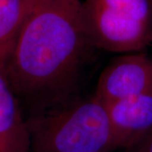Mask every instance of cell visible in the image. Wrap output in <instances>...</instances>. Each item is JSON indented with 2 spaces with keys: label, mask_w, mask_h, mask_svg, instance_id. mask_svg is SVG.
I'll return each instance as SVG.
<instances>
[{
  "label": "cell",
  "mask_w": 152,
  "mask_h": 152,
  "mask_svg": "<svg viewBox=\"0 0 152 152\" xmlns=\"http://www.w3.org/2000/svg\"><path fill=\"white\" fill-rule=\"evenodd\" d=\"M80 0H34L6 64L17 96L44 108L72 97L89 49Z\"/></svg>",
  "instance_id": "6da1fadb"
},
{
  "label": "cell",
  "mask_w": 152,
  "mask_h": 152,
  "mask_svg": "<svg viewBox=\"0 0 152 152\" xmlns=\"http://www.w3.org/2000/svg\"><path fill=\"white\" fill-rule=\"evenodd\" d=\"M81 13L94 48L129 53L152 42V0H85Z\"/></svg>",
  "instance_id": "3957f363"
},
{
  "label": "cell",
  "mask_w": 152,
  "mask_h": 152,
  "mask_svg": "<svg viewBox=\"0 0 152 152\" xmlns=\"http://www.w3.org/2000/svg\"><path fill=\"white\" fill-rule=\"evenodd\" d=\"M147 152H152V140L150 143V145H149V147H148V151Z\"/></svg>",
  "instance_id": "ba28073f"
},
{
  "label": "cell",
  "mask_w": 152,
  "mask_h": 152,
  "mask_svg": "<svg viewBox=\"0 0 152 152\" xmlns=\"http://www.w3.org/2000/svg\"><path fill=\"white\" fill-rule=\"evenodd\" d=\"M31 135L17 96L0 68V152H29Z\"/></svg>",
  "instance_id": "8992f818"
},
{
  "label": "cell",
  "mask_w": 152,
  "mask_h": 152,
  "mask_svg": "<svg viewBox=\"0 0 152 152\" xmlns=\"http://www.w3.org/2000/svg\"><path fill=\"white\" fill-rule=\"evenodd\" d=\"M152 92V58L140 52L123 53L98 79L94 96L104 105Z\"/></svg>",
  "instance_id": "277c9868"
},
{
  "label": "cell",
  "mask_w": 152,
  "mask_h": 152,
  "mask_svg": "<svg viewBox=\"0 0 152 152\" xmlns=\"http://www.w3.org/2000/svg\"><path fill=\"white\" fill-rule=\"evenodd\" d=\"M28 124L33 152H106L114 148L106 106L93 96L40 109Z\"/></svg>",
  "instance_id": "7a4b0ae2"
},
{
  "label": "cell",
  "mask_w": 152,
  "mask_h": 152,
  "mask_svg": "<svg viewBox=\"0 0 152 152\" xmlns=\"http://www.w3.org/2000/svg\"><path fill=\"white\" fill-rule=\"evenodd\" d=\"M34 0H0V68L4 71Z\"/></svg>",
  "instance_id": "52a82bcc"
},
{
  "label": "cell",
  "mask_w": 152,
  "mask_h": 152,
  "mask_svg": "<svg viewBox=\"0 0 152 152\" xmlns=\"http://www.w3.org/2000/svg\"><path fill=\"white\" fill-rule=\"evenodd\" d=\"M105 106L112 127L114 148L129 146L152 129V92Z\"/></svg>",
  "instance_id": "5b68a950"
}]
</instances>
